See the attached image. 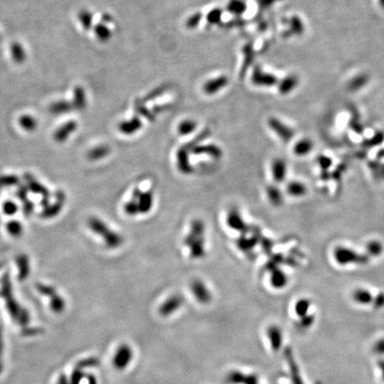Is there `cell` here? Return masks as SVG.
Returning a JSON list of instances; mask_svg holds the SVG:
<instances>
[{"mask_svg":"<svg viewBox=\"0 0 384 384\" xmlns=\"http://www.w3.org/2000/svg\"><path fill=\"white\" fill-rule=\"evenodd\" d=\"M141 127H142V123H141V120L137 117H134L131 120L120 123V126H119V129L123 134L132 135V134H136L137 132L141 130Z\"/></svg>","mask_w":384,"mask_h":384,"instance_id":"cell-14","label":"cell"},{"mask_svg":"<svg viewBox=\"0 0 384 384\" xmlns=\"http://www.w3.org/2000/svg\"><path fill=\"white\" fill-rule=\"evenodd\" d=\"M197 123L193 120H184L182 121L179 127H178V132L179 134L185 136V135H188V134H192L194 131L196 130Z\"/></svg>","mask_w":384,"mask_h":384,"instance_id":"cell-28","label":"cell"},{"mask_svg":"<svg viewBox=\"0 0 384 384\" xmlns=\"http://www.w3.org/2000/svg\"><path fill=\"white\" fill-rule=\"evenodd\" d=\"M271 283L272 286L275 288H283L286 286L287 283V277L286 273L283 272L279 268H275L272 271V276H271Z\"/></svg>","mask_w":384,"mask_h":384,"instance_id":"cell-20","label":"cell"},{"mask_svg":"<svg viewBox=\"0 0 384 384\" xmlns=\"http://www.w3.org/2000/svg\"><path fill=\"white\" fill-rule=\"evenodd\" d=\"M7 229H8V233L12 237H15V238H19L20 236L22 235V232H23L22 223L17 221H9L7 225Z\"/></svg>","mask_w":384,"mask_h":384,"instance_id":"cell-30","label":"cell"},{"mask_svg":"<svg viewBox=\"0 0 384 384\" xmlns=\"http://www.w3.org/2000/svg\"><path fill=\"white\" fill-rule=\"evenodd\" d=\"M282 255H281V254H275V255L272 256L271 260L268 261V263L266 265V268H267V270L270 271V272H272L273 270L277 268V266H278L280 262H282Z\"/></svg>","mask_w":384,"mask_h":384,"instance_id":"cell-38","label":"cell"},{"mask_svg":"<svg viewBox=\"0 0 384 384\" xmlns=\"http://www.w3.org/2000/svg\"><path fill=\"white\" fill-rule=\"evenodd\" d=\"M272 176L276 182L280 183L285 181L286 177V164L281 159H276L272 167Z\"/></svg>","mask_w":384,"mask_h":384,"instance_id":"cell-16","label":"cell"},{"mask_svg":"<svg viewBox=\"0 0 384 384\" xmlns=\"http://www.w3.org/2000/svg\"><path fill=\"white\" fill-rule=\"evenodd\" d=\"M380 4H381V6L383 7L384 8V0H380Z\"/></svg>","mask_w":384,"mask_h":384,"instance_id":"cell-50","label":"cell"},{"mask_svg":"<svg viewBox=\"0 0 384 384\" xmlns=\"http://www.w3.org/2000/svg\"><path fill=\"white\" fill-rule=\"evenodd\" d=\"M190 152L194 155H207L214 160H220L222 157V150L216 144H199L193 147Z\"/></svg>","mask_w":384,"mask_h":384,"instance_id":"cell-11","label":"cell"},{"mask_svg":"<svg viewBox=\"0 0 384 384\" xmlns=\"http://www.w3.org/2000/svg\"><path fill=\"white\" fill-rule=\"evenodd\" d=\"M56 202L53 205H47V207H44L43 212H42V216L44 218H53L56 216L57 214L62 210L63 204L65 203V194L64 192H56Z\"/></svg>","mask_w":384,"mask_h":384,"instance_id":"cell-12","label":"cell"},{"mask_svg":"<svg viewBox=\"0 0 384 384\" xmlns=\"http://www.w3.org/2000/svg\"><path fill=\"white\" fill-rule=\"evenodd\" d=\"M16 261L20 271V278L25 279L29 272V258L25 254H20Z\"/></svg>","mask_w":384,"mask_h":384,"instance_id":"cell-25","label":"cell"},{"mask_svg":"<svg viewBox=\"0 0 384 384\" xmlns=\"http://www.w3.org/2000/svg\"><path fill=\"white\" fill-rule=\"evenodd\" d=\"M242 384H258V378L254 374H245Z\"/></svg>","mask_w":384,"mask_h":384,"instance_id":"cell-45","label":"cell"},{"mask_svg":"<svg viewBox=\"0 0 384 384\" xmlns=\"http://www.w3.org/2000/svg\"><path fill=\"white\" fill-rule=\"evenodd\" d=\"M268 127H271L274 133L279 136L283 141L287 142L291 141L294 136V131L282 123L280 120L275 118L270 119L268 121Z\"/></svg>","mask_w":384,"mask_h":384,"instance_id":"cell-7","label":"cell"},{"mask_svg":"<svg viewBox=\"0 0 384 384\" xmlns=\"http://www.w3.org/2000/svg\"><path fill=\"white\" fill-rule=\"evenodd\" d=\"M134 358V352L129 345L122 344L117 350L113 358V365L117 369L123 370L130 365Z\"/></svg>","mask_w":384,"mask_h":384,"instance_id":"cell-4","label":"cell"},{"mask_svg":"<svg viewBox=\"0 0 384 384\" xmlns=\"http://www.w3.org/2000/svg\"><path fill=\"white\" fill-rule=\"evenodd\" d=\"M189 153H190V150L185 145L181 147L176 152V164H177L178 170L180 171L181 174H186V175L192 174L193 172V167L189 161Z\"/></svg>","mask_w":384,"mask_h":384,"instance_id":"cell-9","label":"cell"},{"mask_svg":"<svg viewBox=\"0 0 384 384\" xmlns=\"http://www.w3.org/2000/svg\"><path fill=\"white\" fill-rule=\"evenodd\" d=\"M287 193L293 197L304 196L307 192V188L303 183L299 181H291L286 187Z\"/></svg>","mask_w":384,"mask_h":384,"instance_id":"cell-22","label":"cell"},{"mask_svg":"<svg viewBox=\"0 0 384 384\" xmlns=\"http://www.w3.org/2000/svg\"><path fill=\"white\" fill-rule=\"evenodd\" d=\"M89 228L96 234L101 236L106 246L109 248H117L120 247L124 242L122 236L118 232H113L104 221L97 217H92L88 221Z\"/></svg>","mask_w":384,"mask_h":384,"instance_id":"cell-2","label":"cell"},{"mask_svg":"<svg viewBox=\"0 0 384 384\" xmlns=\"http://www.w3.org/2000/svg\"><path fill=\"white\" fill-rule=\"evenodd\" d=\"M76 124L74 123V122H69V123L65 124L64 126H62L60 129L55 132V141H57L58 142L66 141L69 137V134H72L73 132L76 130Z\"/></svg>","mask_w":384,"mask_h":384,"instance_id":"cell-19","label":"cell"},{"mask_svg":"<svg viewBox=\"0 0 384 384\" xmlns=\"http://www.w3.org/2000/svg\"><path fill=\"white\" fill-rule=\"evenodd\" d=\"M377 159H379V160H381V159H384V149H381L377 152Z\"/></svg>","mask_w":384,"mask_h":384,"instance_id":"cell-49","label":"cell"},{"mask_svg":"<svg viewBox=\"0 0 384 384\" xmlns=\"http://www.w3.org/2000/svg\"><path fill=\"white\" fill-rule=\"evenodd\" d=\"M370 170L373 173V176L376 179H382L384 180V164L371 161L368 163Z\"/></svg>","mask_w":384,"mask_h":384,"instance_id":"cell-29","label":"cell"},{"mask_svg":"<svg viewBox=\"0 0 384 384\" xmlns=\"http://www.w3.org/2000/svg\"><path fill=\"white\" fill-rule=\"evenodd\" d=\"M345 169H346V166H345L344 164H341L340 166H338L336 170L334 171L333 174H332V178L334 179V180H340L341 178V175H342V173L344 172Z\"/></svg>","mask_w":384,"mask_h":384,"instance_id":"cell-44","label":"cell"},{"mask_svg":"<svg viewBox=\"0 0 384 384\" xmlns=\"http://www.w3.org/2000/svg\"><path fill=\"white\" fill-rule=\"evenodd\" d=\"M384 141V134L381 132H377L374 134L373 137L365 140L362 142V147L364 149H370L375 146L380 145Z\"/></svg>","mask_w":384,"mask_h":384,"instance_id":"cell-26","label":"cell"},{"mask_svg":"<svg viewBox=\"0 0 384 384\" xmlns=\"http://www.w3.org/2000/svg\"><path fill=\"white\" fill-rule=\"evenodd\" d=\"M3 211L7 215H15L18 211V206L13 201H7L3 205Z\"/></svg>","mask_w":384,"mask_h":384,"instance_id":"cell-37","label":"cell"},{"mask_svg":"<svg viewBox=\"0 0 384 384\" xmlns=\"http://www.w3.org/2000/svg\"><path fill=\"white\" fill-rule=\"evenodd\" d=\"M205 231V224L201 220L196 219L192 221L189 232L184 239V245L188 247L189 254L193 259H201L206 255Z\"/></svg>","mask_w":384,"mask_h":384,"instance_id":"cell-1","label":"cell"},{"mask_svg":"<svg viewBox=\"0 0 384 384\" xmlns=\"http://www.w3.org/2000/svg\"><path fill=\"white\" fill-rule=\"evenodd\" d=\"M33 210H34V205L31 201H29V200L23 201V213L26 216H29L32 214Z\"/></svg>","mask_w":384,"mask_h":384,"instance_id":"cell-42","label":"cell"},{"mask_svg":"<svg viewBox=\"0 0 384 384\" xmlns=\"http://www.w3.org/2000/svg\"><path fill=\"white\" fill-rule=\"evenodd\" d=\"M124 211L129 216H135V215L140 214L137 201L133 200V199L127 201V203L125 204V206H124Z\"/></svg>","mask_w":384,"mask_h":384,"instance_id":"cell-32","label":"cell"},{"mask_svg":"<svg viewBox=\"0 0 384 384\" xmlns=\"http://www.w3.org/2000/svg\"><path fill=\"white\" fill-rule=\"evenodd\" d=\"M136 201L139 206L140 214H148L152 209L153 204H154V196H153L152 191L151 190L141 191V195L139 196Z\"/></svg>","mask_w":384,"mask_h":384,"instance_id":"cell-13","label":"cell"},{"mask_svg":"<svg viewBox=\"0 0 384 384\" xmlns=\"http://www.w3.org/2000/svg\"><path fill=\"white\" fill-rule=\"evenodd\" d=\"M227 224L232 229H234L236 232H241L243 234H246L249 232L248 225L246 223V221H244L242 215L237 208H232L228 211Z\"/></svg>","mask_w":384,"mask_h":384,"instance_id":"cell-8","label":"cell"},{"mask_svg":"<svg viewBox=\"0 0 384 384\" xmlns=\"http://www.w3.org/2000/svg\"><path fill=\"white\" fill-rule=\"evenodd\" d=\"M309 308H310V301L308 300H301L297 301V303L295 305V312L297 313V315L303 317L307 314Z\"/></svg>","mask_w":384,"mask_h":384,"instance_id":"cell-36","label":"cell"},{"mask_svg":"<svg viewBox=\"0 0 384 384\" xmlns=\"http://www.w3.org/2000/svg\"><path fill=\"white\" fill-rule=\"evenodd\" d=\"M25 180L27 181V185H28V188L29 190L41 195L43 198L41 204L44 207H47V205L49 204V197H50L47 188L44 187L43 185L40 183L36 180H35V178L31 176L30 174H26Z\"/></svg>","mask_w":384,"mask_h":384,"instance_id":"cell-10","label":"cell"},{"mask_svg":"<svg viewBox=\"0 0 384 384\" xmlns=\"http://www.w3.org/2000/svg\"><path fill=\"white\" fill-rule=\"evenodd\" d=\"M313 142L310 139H302L294 145V152L297 156H304L312 151Z\"/></svg>","mask_w":384,"mask_h":384,"instance_id":"cell-21","label":"cell"},{"mask_svg":"<svg viewBox=\"0 0 384 384\" xmlns=\"http://www.w3.org/2000/svg\"><path fill=\"white\" fill-rule=\"evenodd\" d=\"M267 197H268L270 202L275 206V207H280L283 204V194L281 190L279 189V187L275 185H271L268 186L266 189Z\"/></svg>","mask_w":384,"mask_h":384,"instance_id":"cell-18","label":"cell"},{"mask_svg":"<svg viewBox=\"0 0 384 384\" xmlns=\"http://www.w3.org/2000/svg\"><path fill=\"white\" fill-rule=\"evenodd\" d=\"M19 184V178L15 175H4L0 177V188L13 187Z\"/></svg>","mask_w":384,"mask_h":384,"instance_id":"cell-33","label":"cell"},{"mask_svg":"<svg viewBox=\"0 0 384 384\" xmlns=\"http://www.w3.org/2000/svg\"><path fill=\"white\" fill-rule=\"evenodd\" d=\"M318 163H319V167H321L322 170H328L332 166L333 161L330 159L329 157L321 155V156L318 157Z\"/></svg>","mask_w":384,"mask_h":384,"instance_id":"cell-40","label":"cell"},{"mask_svg":"<svg viewBox=\"0 0 384 384\" xmlns=\"http://www.w3.org/2000/svg\"><path fill=\"white\" fill-rule=\"evenodd\" d=\"M184 303V298L181 294H174L169 298H167L162 304L160 305V314L163 317H168L174 312H177L178 310L181 308V306Z\"/></svg>","mask_w":384,"mask_h":384,"instance_id":"cell-6","label":"cell"},{"mask_svg":"<svg viewBox=\"0 0 384 384\" xmlns=\"http://www.w3.org/2000/svg\"><path fill=\"white\" fill-rule=\"evenodd\" d=\"M372 298H373V296H372V294H371L369 291L362 289V288L357 289L354 292V294H353V299L357 302L361 303V304L369 303L370 301H372Z\"/></svg>","mask_w":384,"mask_h":384,"instance_id":"cell-27","label":"cell"},{"mask_svg":"<svg viewBox=\"0 0 384 384\" xmlns=\"http://www.w3.org/2000/svg\"><path fill=\"white\" fill-rule=\"evenodd\" d=\"M16 196L18 197L19 200L21 201H25L28 200L27 196H28V187H26L24 185H19L17 190H16Z\"/></svg>","mask_w":384,"mask_h":384,"instance_id":"cell-41","label":"cell"},{"mask_svg":"<svg viewBox=\"0 0 384 384\" xmlns=\"http://www.w3.org/2000/svg\"><path fill=\"white\" fill-rule=\"evenodd\" d=\"M191 293L197 301L201 304H207L212 301V294L207 285L200 279H196L190 285Z\"/></svg>","mask_w":384,"mask_h":384,"instance_id":"cell-5","label":"cell"},{"mask_svg":"<svg viewBox=\"0 0 384 384\" xmlns=\"http://www.w3.org/2000/svg\"><path fill=\"white\" fill-rule=\"evenodd\" d=\"M334 258L339 264H366L369 261L366 254H360L347 247H337L334 251Z\"/></svg>","mask_w":384,"mask_h":384,"instance_id":"cell-3","label":"cell"},{"mask_svg":"<svg viewBox=\"0 0 384 384\" xmlns=\"http://www.w3.org/2000/svg\"><path fill=\"white\" fill-rule=\"evenodd\" d=\"M375 305H377V306H383L384 294H380L377 296V299L375 300Z\"/></svg>","mask_w":384,"mask_h":384,"instance_id":"cell-46","label":"cell"},{"mask_svg":"<svg viewBox=\"0 0 384 384\" xmlns=\"http://www.w3.org/2000/svg\"><path fill=\"white\" fill-rule=\"evenodd\" d=\"M296 85V80L295 79H288L286 81L283 82L281 87H280V91L282 92V94H287L288 92H290Z\"/></svg>","mask_w":384,"mask_h":384,"instance_id":"cell-39","label":"cell"},{"mask_svg":"<svg viewBox=\"0 0 384 384\" xmlns=\"http://www.w3.org/2000/svg\"><path fill=\"white\" fill-rule=\"evenodd\" d=\"M109 153H110V148H109V146H97V147H95L94 149H91L89 153H88V158H89V160L96 161V160L104 159V158L109 155Z\"/></svg>","mask_w":384,"mask_h":384,"instance_id":"cell-24","label":"cell"},{"mask_svg":"<svg viewBox=\"0 0 384 384\" xmlns=\"http://www.w3.org/2000/svg\"><path fill=\"white\" fill-rule=\"evenodd\" d=\"M245 373L239 371H232L227 376V382L229 384H242Z\"/></svg>","mask_w":384,"mask_h":384,"instance_id":"cell-34","label":"cell"},{"mask_svg":"<svg viewBox=\"0 0 384 384\" xmlns=\"http://www.w3.org/2000/svg\"><path fill=\"white\" fill-rule=\"evenodd\" d=\"M286 357L288 364H289V367H290L291 374H292V378L294 380V384H303L302 380L301 379V375L297 369V366L294 362V358L293 355L291 353L290 350H286Z\"/></svg>","mask_w":384,"mask_h":384,"instance_id":"cell-23","label":"cell"},{"mask_svg":"<svg viewBox=\"0 0 384 384\" xmlns=\"http://www.w3.org/2000/svg\"><path fill=\"white\" fill-rule=\"evenodd\" d=\"M267 334H268V340H270L272 349L275 352L279 351L280 347H281V345H282L283 341L281 330L279 329L278 326H270L268 331H267Z\"/></svg>","mask_w":384,"mask_h":384,"instance_id":"cell-17","label":"cell"},{"mask_svg":"<svg viewBox=\"0 0 384 384\" xmlns=\"http://www.w3.org/2000/svg\"><path fill=\"white\" fill-rule=\"evenodd\" d=\"M261 243L262 249H263L265 253L266 254H270L272 252V246H273L272 240L266 239V238H263V239H261Z\"/></svg>","mask_w":384,"mask_h":384,"instance_id":"cell-43","label":"cell"},{"mask_svg":"<svg viewBox=\"0 0 384 384\" xmlns=\"http://www.w3.org/2000/svg\"><path fill=\"white\" fill-rule=\"evenodd\" d=\"M321 178H322L323 180H325V181H326V180H328L329 179L330 175L329 173H328V171L327 170H323L322 173H321Z\"/></svg>","mask_w":384,"mask_h":384,"instance_id":"cell-48","label":"cell"},{"mask_svg":"<svg viewBox=\"0 0 384 384\" xmlns=\"http://www.w3.org/2000/svg\"><path fill=\"white\" fill-rule=\"evenodd\" d=\"M366 251L371 256H378L382 253L383 247L379 241L372 240V241H370L369 243L367 244Z\"/></svg>","mask_w":384,"mask_h":384,"instance_id":"cell-31","label":"cell"},{"mask_svg":"<svg viewBox=\"0 0 384 384\" xmlns=\"http://www.w3.org/2000/svg\"><path fill=\"white\" fill-rule=\"evenodd\" d=\"M260 238L261 236L259 234H254L251 238H247L246 236H241L237 240V247H239V250L242 251L244 253H249L259 243Z\"/></svg>","mask_w":384,"mask_h":384,"instance_id":"cell-15","label":"cell"},{"mask_svg":"<svg viewBox=\"0 0 384 384\" xmlns=\"http://www.w3.org/2000/svg\"><path fill=\"white\" fill-rule=\"evenodd\" d=\"M20 124L23 127V129L27 131H33L36 127V121L31 117H22L20 120Z\"/></svg>","mask_w":384,"mask_h":384,"instance_id":"cell-35","label":"cell"},{"mask_svg":"<svg viewBox=\"0 0 384 384\" xmlns=\"http://www.w3.org/2000/svg\"><path fill=\"white\" fill-rule=\"evenodd\" d=\"M376 351L379 352H384V341H380L376 344Z\"/></svg>","mask_w":384,"mask_h":384,"instance_id":"cell-47","label":"cell"}]
</instances>
